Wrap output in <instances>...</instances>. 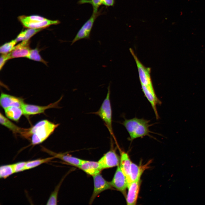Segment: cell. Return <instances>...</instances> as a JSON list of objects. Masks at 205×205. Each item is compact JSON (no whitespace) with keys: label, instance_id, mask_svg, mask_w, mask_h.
Instances as JSON below:
<instances>
[{"label":"cell","instance_id":"f546056e","mask_svg":"<svg viewBox=\"0 0 205 205\" xmlns=\"http://www.w3.org/2000/svg\"><path fill=\"white\" fill-rule=\"evenodd\" d=\"M10 59L9 53L2 54L0 56V69L1 70L6 62L8 60Z\"/></svg>","mask_w":205,"mask_h":205},{"label":"cell","instance_id":"9c48e42d","mask_svg":"<svg viewBox=\"0 0 205 205\" xmlns=\"http://www.w3.org/2000/svg\"><path fill=\"white\" fill-rule=\"evenodd\" d=\"M62 98L61 97L57 101L46 106H40L24 103L21 107L23 114L31 115L39 114L44 112L47 109L58 108V104Z\"/></svg>","mask_w":205,"mask_h":205},{"label":"cell","instance_id":"5bb4252c","mask_svg":"<svg viewBox=\"0 0 205 205\" xmlns=\"http://www.w3.org/2000/svg\"><path fill=\"white\" fill-rule=\"evenodd\" d=\"M0 103L1 106L4 109L12 106L21 108L24 103L22 98L2 93L0 98Z\"/></svg>","mask_w":205,"mask_h":205},{"label":"cell","instance_id":"5b68a950","mask_svg":"<svg viewBox=\"0 0 205 205\" xmlns=\"http://www.w3.org/2000/svg\"><path fill=\"white\" fill-rule=\"evenodd\" d=\"M130 51L135 61L141 85L153 87L150 75L151 69L146 67L142 63L132 48H130Z\"/></svg>","mask_w":205,"mask_h":205},{"label":"cell","instance_id":"7402d4cb","mask_svg":"<svg viewBox=\"0 0 205 205\" xmlns=\"http://www.w3.org/2000/svg\"><path fill=\"white\" fill-rule=\"evenodd\" d=\"M42 29L29 28L21 32L15 39L17 42H18L29 40L34 34L41 30Z\"/></svg>","mask_w":205,"mask_h":205},{"label":"cell","instance_id":"8fae6325","mask_svg":"<svg viewBox=\"0 0 205 205\" xmlns=\"http://www.w3.org/2000/svg\"><path fill=\"white\" fill-rule=\"evenodd\" d=\"M141 180L132 181L128 186V192L126 197L128 205H136L141 185Z\"/></svg>","mask_w":205,"mask_h":205},{"label":"cell","instance_id":"ba28073f","mask_svg":"<svg viewBox=\"0 0 205 205\" xmlns=\"http://www.w3.org/2000/svg\"><path fill=\"white\" fill-rule=\"evenodd\" d=\"M120 161V158L115 151L111 149L105 153L98 162L103 169L118 166Z\"/></svg>","mask_w":205,"mask_h":205},{"label":"cell","instance_id":"e0dca14e","mask_svg":"<svg viewBox=\"0 0 205 205\" xmlns=\"http://www.w3.org/2000/svg\"><path fill=\"white\" fill-rule=\"evenodd\" d=\"M132 163L128 154L124 151H121L120 166L122 171L126 177L128 186L131 183L130 173Z\"/></svg>","mask_w":205,"mask_h":205},{"label":"cell","instance_id":"d6986e66","mask_svg":"<svg viewBox=\"0 0 205 205\" xmlns=\"http://www.w3.org/2000/svg\"><path fill=\"white\" fill-rule=\"evenodd\" d=\"M79 4L89 3L91 4L93 8V12H98L99 7L101 5L106 7L112 6L115 3L114 0H79L78 2Z\"/></svg>","mask_w":205,"mask_h":205},{"label":"cell","instance_id":"277c9868","mask_svg":"<svg viewBox=\"0 0 205 205\" xmlns=\"http://www.w3.org/2000/svg\"><path fill=\"white\" fill-rule=\"evenodd\" d=\"M101 11L93 13L89 19L87 20L77 32L75 36L71 41V45L76 42L83 39H90V33L93 24L96 18L101 15Z\"/></svg>","mask_w":205,"mask_h":205},{"label":"cell","instance_id":"83f0119b","mask_svg":"<svg viewBox=\"0 0 205 205\" xmlns=\"http://www.w3.org/2000/svg\"><path fill=\"white\" fill-rule=\"evenodd\" d=\"M62 182L60 183L52 192L47 202V205H57L58 192Z\"/></svg>","mask_w":205,"mask_h":205},{"label":"cell","instance_id":"52a82bcc","mask_svg":"<svg viewBox=\"0 0 205 205\" xmlns=\"http://www.w3.org/2000/svg\"><path fill=\"white\" fill-rule=\"evenodd\" d=\"M110 183L112 187L121 192L126 197L128 182L126 177L122 171L120 165L117 166L114 176Z\"/></svg>","mask_w":205,"mask_h":205},{"label":"cell","instance_id":"7a4b0ae2","mask_svg":"<svg viewBox=\"0 0 205 205\" xmlns=\"http://www.w3.org/2000/svg\"><path fill=\"white\" fill-rule=\"evenodd\" d=\"M46 120H42L37 122L30 128L31 144L35 145L45 141L59 125Z\"/></svg>","mask_w":205,"mask_h":205},{"label":"cell","instance_id":"484cf974","mask_svg":"<svg viewBox=\"0 0 205 205\" xmlns=\"http://www.w3.org/2000/svg\"><path fill=\"white\" fill-rule=\"evenodd\" d=\"M27 58L30 60L41 62L47 65V62L42 58L39 54V50L38 48L31 49Z\"/></svg>","mask_w":205,"mask_h":205},{"label":"cell","instance_id":"603a6c76","mask_svg":"<svg viewBox=\"0 0 205 205\" xmlns=\"http://www.w3.org/2000/svg\"><path fill=\"white\" fill-rule=\"evenodd\" d=\"M55 158L54 157L52 156L42 159L27 161L25 167V170L33 168L42 164L49 162Z\"/></svg>","mask_w":205,"mask_h":205},{"label":"cell","instance_id":"6da1fadb","mask_svg":"<svg viewBox=\"0 0 205 205\" xmlns=\"http://www.w3.org/2000/svg\"><path fill=\"white\" fill-rule=\"evenodd\" d=\"M150 121L144 118L135 117L130 119H125L122 123L128 132V139L132 141L138 138H143L146 136L151 137L150 133H152L149 127L152 126Z\"/></svg>","mask_w":205,"mask_h":205},{"label":"cell","instance_id":"2e32d148","mask_svg":"<svg viewBox=\"0 0 205 205\" xmlns=\"http://www.w3.org/2000/svg\"><path fill=\"white\" fill-rule=\"evenodd\" d=\"M43 150L55 158L59 159L69 164L78 167L81 165L83 160V159L64 153H55L45 148H43Z\"/></svg>","mask_w":205,"mask_h":205},{"label":"cell","instance_id":"d4e9b609","mask_svg":"<svg viewBox=\"0 0 205 205\" xmlns=\"http://www.w3.org/2000/svg\"><path fill=\"white\" fill-rule=\"evenodd\" d=\"M46 19L43 17L36 15L30 16H21L18 17V19L22 24L24 23L34 22L37 21H42Z\"/></svg>","mask_w":205,"mask_h":205},{"label":"cell","instance_id":"cb8c5ba5","mask_svg":"<svg viewBox=\"0 0 205 205\" xmlns=\"http://www.w3.org/2000/svg\"><path fill=\"white\" fill-rule=\"evenodd\" d=\"M15 173L13 164L1 166L0 167V178L5 179Z\"/></svg>","mask_w":205,"mask_h":205},{"label":"cell","instance_id":"30bf717a","mask_svg":"<svg viewBox=\"0 0 205 205\" xmlns=\"http://www.w3.org/2000/svg\"><path fill=\"white\" fill-rule=\"evenodd\" d=\"M141 88L144 96L151 104L157 119L159 118L157 106L160 105L161 102L157 97L153 87L141 85Z\"/></svg>","mask_w":205,"mask_h":205},{"label":"cell","instance_id":"3957f363","mask_svg":"<svg viewBox=\"0 0 205 205\" xmlns=\"http://www.w3.org/2000/svg\"><path fill=\"white\" fill-rule=\"evenodd\" d=\"M107 89L108 91L106 97L100 108L97 112L91 113L98 116L102 119L112 137L116 142L112 127V112L110 99V83L107 87Z\"/></svg>","mask_w":205,"mask_h":205},{"label":"cell","instance_id":"ffe728a7","mask_svg":"<svg viewBox=\"0 0 205 205\" xmlns=\"http://www.w3.org/2000/svg\"><path fill=\"white\" fill-rule=\"evenodd\" d=\"M60 23L58 20H51L46 19L43 21L24 23L22 24L24 27L28 28L43 29L51 25L57 24Z\"/></svg>","mask_w":205,"mask_h":205},{"label":"cell","instance_id":"4316f807","mask_svg":"<svg viewBox=\"0 0 205 205\" xmlns=\"http://www.w3.org/2000/svg\"><path fill=\"white\" fill-rule=\"evenodd\" d=\"M17 43L15 39L5 43L0 47V53L2 54L10 53L13 50Z\"/></svg>","mask_w":205,"mask_h":205},{"label":"cell","instance_id":"7c38bea8","mask_svg":"<svg viewBox=\"0 0 205 205\" xmlns=\"http://www.w3.org/2000/svg\"><path fill=\"white\" fill-rule=\"evenodd\" d=\"M1 124L11 130L14 134H18L27 138L31 136L30 128H25L19 127L10 121L1 113L0 115Z\"/></svg>","mask_w":205,"mask_h":205},{"label":"cell","instance_id":"f1b7e54d","mask_svg":"<svg viewBox=\"0 0 205 205\" xmlns=\"http://www.w3.org/2000/svg\"><path fill=\"white\" fill-rule=\"evenodd\" d=\"M26 161H20L13 163L15 173L25 170V167Z\"/></svg>","mask_w":205,"mask_h":205},{"label":"cell","instance_id":"9a60e30c","mask_svg":"<svg viewBox=\"0 0 205 205\" xmlns=\"http://www.w3.org/2000/svg\"><path fill=\"white\" fill-rule=\"evenodd\" d=\"M78 168L87 174L92 176L100 173L102 170L98 161L83 160Z\"/></svg>","mask_w":205,"mask_h":205},{"label":"cell","instance_id":"8992f818","mask_svg":"<svg viewBox=\"0 0 205 205\" xmlns=\"http://www.w3.org/2000/svg\"><path fill=\"white\" fill-rule=\"evenodd\" d=\"M94 182V189L89 204H91L96 197L102 192L113 188L110 182L106 180L102 175L99 173L93 176Z\"/></svg>","mask_w":205,"mask_h":205},{"label":"cell","instance_id":"4fadbf2b","mask_svg":"<svg viewBox=\"0 0 205 205\" xmlns=\"http://www.w3.org/2000/svg\"><path fill=\"white\" fill-rule=\"evenodd\" d=\"M30 44L29 40H24L15 46L12 51L9 53L10 59L21 57L27 58L31 50Z\"/></svg>","mask_w":205,"mask_h":205},{"label":"cell","instance_id":"ac0fdd59","mask_svg":"<svg viewBox=\"0 0 205 205\" xmlns=\"http://www.w3.org/2000/svg\"><path fill=\"white\" fill-rule=\"evenodd\" d=\"M151 162L152 160H151L145 164H140V165H138L132 163L130 173L131 182L140 179L144 171L149 168V165Z\"/></svg>","mask_w":205,"mask_h":205},{"label":"cell","instance_id":"44dd1931","mask_svg":"<svg viewBox=\"0 0 205 205\" xmlns=\"http://www.w3.org/2000/svg\"><path fill=\"white\" fill-rule=\"evenodd\" d=\"M4 110L6 116L15 121H18L23 114L21 108L17 106H11Z\"/></svg>","mask_w":205,"mask_h":205}]
</instances>
